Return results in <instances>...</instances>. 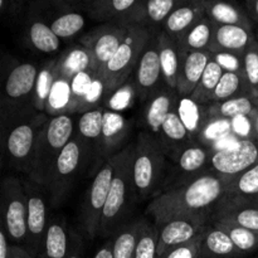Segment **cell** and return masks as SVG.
Wrapping results in <instances>:
<instances>
[{
    "mask_svg": "<svg viewBox=\"0 0 258 258\" xmlns=\"http://www.w3.org/2000/svg\"><path fill=\"white\" fill-rule=\"evenodd\" d=\"M229 176L203 173L197 178L160 194L149 203L146 212L160 228L174 219H204L212 222L223 202Z\"/></svg>",
    "mask_w": 258,
    "mask_h": 258,
    "instance_id": "obj_1",
    "label": "cell"
},
{
    "mask_svg": "<svg viewBox=\"0 0 258 258\" xmlns=\"http://www.w3.org/2000/svg\"><path fill=\"white\" fill-rule=\"evenodd\" d=\"M75 138V123L67 113L53 116L44 122L38 134L34 155L29 169L30 181L44 189L55 160Z\"/></svg>",
    "mask_w": 258,
    "mask_h": 258,
    "instance_id": "obj_2",
    "label": "cell"
},
{
    "mask_svg": "<svg viewBox=\"0 0 258 258\" xmlns=\"http://www.w3.org/2000/svg\"><path fill=\"white\" fill-rule=\"evenodd\" d=\"M135 144H128L113 155V178L107 203L101 219V236H110L123 218L131 194L136 193L133 176V160Z\"/></svg>",
    "mask_w": 258,
    "mask_h": 258,
    "instance_id": "obj_3",
    "label": "cell"
},
{
    "mask_svg": "<svg viewBox=\"0 0 258 258\" xmlns=\"http://www.w3.org/2000/svg\"><path fill=\"white\" fill-rule=\"evenodd\" d=\"M150 39L151 33L148 28L138 24L128 25L125 40L108 60L100 76L103 92L113 95L126 85V81L136 70L139 59Z\"/></svg>",
    "mask_w": 258,
    "mask_h": 258,
    "instance_id": "obj_4",
    "label": "cell"
},
{
    "mask_svg": "<svg viewBox=\"0 0 258 258\" xmlns=\"http://www.w3.org/2000/svg\"><path fill=\"white\" fill-rule=\"evenodd\" d=\"M165 165V151L150 133L139 134L134 148L133 176L139 198H148L155 190Z\"/></svg>",
    "mask_w": 258,
    "mask_h": 258,
    "instance_id": "obj_5",
    "label": "cell"
},
{
    "mask_svg": "<svg viewBox=\"0 0 258 258\" xmlns=\"http://www.w3.org/2000/svg\"><path fill=\"white\" fill-rule=\"evenodd\" d=\"M88 150V143L77 134L57 158L44 186L54 206H58L67 196L73 179L87 158Z\"/></svg>",
    "mask_w": 258,
    "mask_h": 258,
    "instance_id": "obj_6",
    "label": "cell"
},
{
    "mask_svg": "<svg viewBox=\"0 0 258 258\" xmlns=\"http://www.w3.org/2000/svg\"><path fill=\"white\" fill-rule=\"evenodd\" d=\"M3 212L4 229L17 246L25 248L28 238L27 194L17 178H7L3 183Z\"/></svg>",
    "mask_w": 258,
    "mask_h": 258,
    "instance_id": "obj_7",
    "label": "cell"
},
{
    "mask_svg": "<svg viewBox=\"0 0 258 258\" xmlns=\"http://www.w3.org/2000/svg\"><path fill=\"white\" fill-rule=\"evenodd\" d=\"M112 178L113 163L112 159L110 158L95 175L83 202L81 219L86 233L90 238H95L100 234L101 219H102L103 209L107 203Z\"/></svg>",
    "mask_w": 258,
    "mask_h": 258,
    "instance_id": "obj_8",
    "label": "cell"
},
{
    "mask_svg": "<svg viewBox=\"0 0 258 258\" xmlns=\"http://www.w3.org/2000/svg\"><path fill=\"white\" fill-rule=\"evenodd\" d=\"M128 32V25L105 24L83 35L81 44L87 49L91 57L92 72L100 80L103 68L120 48Z\"/></svg>",
    "mask_w": 258,
    "mask_h": 258,
    "instance_id": "obj_9",
    "label": "cell"
},
{
    "mask_svg": "<svg viewBox=\"0 0 258 258\" xmlns=\"http://www.w3.org/2000/svg\"><path fill=\"white\" fill-rule=\"evenodd\" d=\"M44 191V189L34 183H30L25 188L28 206V238L25 249L33 258H37L42 249L49 224V222L47 221V203H45Z\"/></svg>",
    "mask_w": 258,
    "mask_h": 258,
    "instance_id": "obj_10",
    "label": "cell"
},
{
    "mask_svg": "<svg viewBox=\"0 0 258 258\" xmlns=\"http://www.w3.org/2000/svg\"><path fill=\"white\" fill-rule=\"evenodd\" d=\"M213 173L236 176L258 163V145L252 139H241L233 148L213 151L211 158Z\"/></svg>",
    "mask_w": 258,
    "mask_h": 258,
    "instance_id": "obj_11",
    "label": "cell"
},
{
    "mask_svg": "<svg viewBox=\"0 0 258 258\" xmlns=\"http://www.w3.org/2000/svg\"><path fill=\"white\" fill-rule=\"evenodd\" d=\"M211 222L204 219H174L159 229L158 257L170 249L189 244L202 237Z\"/></svg>",
    "mask_w": 258,
    "mask_h": 258,
    "instance_id": "obj_12",
    "label": "cell"
},
{
    "mask_svg": "<svg viewBox=\"0 0 258 258\" xmlns=\"http://www.w3.org/2000/svg\"><path fill=\"white\" fill-rule=\"evenodd\" d=\"M40 127L42 126H38L34 122L19 123L8 135V155L20 169L27 173H29Z\"/></svg>",
    "mask_w": 258,
    "mask_h": 258,
    "instance_id": "obj_13",
    "label": "cell"
},
{
    "mask_svg": "<svg viewBox=\"0 0 258 258\" xmlns=\"http://www.w3.org/2000/svg\"><path fill=\"white\" fill-rule=\"evenodd\" d=\"M163 78L158 38H153L144 49L135 70V92L140 97L146 98L154 92L158 83Z\"/></svg>",
    "mask_w": 258,
    "mask_h": 258,
    "instance_id": "obj_14",
    "label": "cell"
},
{
    "mask_svg": "<svg viewBox=\"0 0 258 258\" xmlns=\"http://www.w3.org/2000/svg\"><path fill=\"white\" fill-rule=\"evenodd\" d=\"M246 204L258 206V163L239 175L228 179L226 196L218 211L234 206H246Z\"/></svg>",
    "mask_w": 258,
    "mask_h": 258,
    "instance_id": "obj_15",
    "label": "cell"
},
{
    "mask_svg": "<svg viewBox=\"0 0 258 258\" xmlns=\"http://www.w3.org/2000/svg\"><path fill=\"white\" fill-rule=\"evenodd\" d=\"M254 35L251 30L236 25H217L213 42L208 52L229 53L237 57L243 58L251 43L254 40Z\"/></svg>",
    "mask_w": 258,
    "mask_h": 258,
    "instance_id": "obj_16",
    "label": "cell"
},
{
    "mask_svg": "<svg viewBox=\"0 0 258 258\" xmlns=\"http://www.w3.org/2000/svg\"><path fill=\"white\" fill-rule=\"evenodd\" d=\"M204 17L206 12L202 0L179 3L178 7L173 10V13L164 23V32L176 40Z\"/></svg>",
    "mask_w": 258,
    "mask_h": 258,
    "instance_id": "obj_17",
    "label": "cell"
},
{
    "mask_svg": "<svg viewBox=\"0 0 258 258\" xmlns=\"http://www.w3.org/2000/svg\"><path fill=\"white\" fill-rule=\"evenodd\" d=\"M212 55L209 52H191L181 57L176 91L181 97H190L196 91Z\"/></svg>",
    "mask_w": 258,
    "mask_h": 258,
    "instance_id": "obj_18",
    "label": "cell"
},
{
    "mask_svg": "<svg viewBox=\"0 0 258 258\" xmlns=\"http://www.w3.org/2000/svg\"><path fill=\"white\" fill-rule=\"evenodd\" d=\"M128 122L121 113L115 111H105L102 134L100 144V154L108 160L117 154V149L125 141L128 134Z\"/></svg>",
    "mask_w": 258,
    "mask_h": 258,
    "instance_id": "obj_19",
    "label": "cell"
},
{
    "mask_svg": "<svg viewBox=\"0 0 258 258\" xmlns=\"http://www.w3.org/2000/svg\"><path fill=\"white\" fill-rule=\"evenodd\" d=\"M159 136L163 140V149L164 151H168L170 156L173 155L174 161L179 158L184 149L188 148L189 145L194 143L191 140L190 135L186 131L185 126L181 122L176 110H173L168 115V117L164 121L163 126Z\"/></svg>",
    "mask_w": 258,
    "mask_h": 258,
    "instance_id": "obj_20",
    "label": "cell"
},
{
    "mask_svg": "<svg viewBox=\"0 0 258 258\" xmlns=\"http://www.w3.org/2000/svg\"><path fill=\"white\" fill-rule=\"evenodd\" d=\"M156 38H158L163 80L165 81L166 86L170 90L176 91L181 66V53L179 50L178 43L173 38L169 37L164 30Z\"/></svg>",
    "mask_w": 258,
    "mask_h": 258,
    "instance_id": "obj_21",
    "label": "cell"
},
{
    "mask_svg": "<svg viewBox=\"0 0 258 258\" xmlns=\"http://www.w3.org/2000/svg\"><path fill=\"white\" fill-rule=\"evenodd\" d=\"M241 253L226 232L208 224L201 237V258H238Z\"/></svg>",
    "mask_w": 258,
    "mask_h": 258,
    "instance_id": "obj_22",
    "label": "cell"
},
{
    "mask_svg": "<svg viewBox=\"0 0 258 258\" xmlns=\"http://www.w3.org/2000/svg\"><path fill=\"white\" fill-rule=\"evenodd\" d=\"M206 15L217 25H236L252 32V20L246 12L231 3L202 0Z\"/></svg>",
    "mask_w": 258,
    "mask_h": 258,
    "instance_id": "obj_23",
    "label": "cell"
},
{
    "mask_svg": "<svg viewBox=\"0 0 258 258\" xmlns=\"http://www.w3.org/2000/svg\"><path fill=\"white\" fill-rule=\"evenodd\" d=\"M217 24L208 17H204L191 27L184 35L176 39L181 57L191 52H208L213 42Z\"/></svg>",
    "mask_w": 258,
    "mask_h": 258,
    "instance_id": "obj_24",
    "label": "cell"
},
{
    "mask_svg": "<svg viewBox=\"0 0 258 258\" xmlns=\"http://www.w3.org/2000/svg\"><path fill=\"white\" fill-rule=\"evenodd\" d=\"M38 73L34 64L22 63L10 71L5 82V93L10 100H22L34 91Z\"/></svg>",
    "mask_w": 258,
    "mask_h": 258,
    "instance_id": "obj_25",
    "label": "cell"
},
{
    "mask_svg": "<svg viewBox=\"0 0 258 258\" xmlns=\"http://www.w3.org/2000/svg\"><path fill=\"white\" fill-rule=\"evenodd\" d=\"M71 252L66 223L60 219L49 222L44 243L37 258H67Z\"/></svg>",
    "mask_w": 258,
    "mask_h": 258,
    "instance_id": "obj_26",
    "label": "cell"
},
{
    "mask_svg": "<svg viewBox=\"0 0 258 258\" xmlns=\"http://www.w3.org/2000/svg\"><path fill=\"white\" fill-rule=\"evenodd\" d=\"M213 151L206 146L201 145L198 143H193L188 148L184 149L183 153L176 159V165H178L179 175H184L186 181L191 180V175L197 178L203 173H199L202 169L206 166L208 161H211ZM185 181V183H186ZM184 183V184H185Z\"/></svg>",
    "mask_w": 258,
    "mask_h": 258,
    "instance_id": "obj_27",
    "label": "cell"
},
{
    "mask_svg": "<svg viewBox=\"0 0 258 258\" xmlns=\"http://www.w3.org/2000/svg\"><path fill=\"white\" fill-rule=\"evenodd\" d=\"M257 107L258 106L253 98L249 96H241V97L231 98V100L222 101V102H212L206 110L208 118L233 120L239 116L251 117Z\"/></svg>",
    "mask_w": 258,
    "mask_h": 258,
    "instance_id": "obj_28",
    "label": "cell"
},
{
    "mask_svg": "<svg viewBox=\"0 0 258 258\" xmlns=\"http://www.w3.org/2000/svg\"><path fill=\"white\" fill-rule=\"evenodd\" d=\"M175 110L183 125L185 126L186 131L190 135L191 140H197L202 128L209 120L206 108L202 107L201 103L196 102L191 97H181L178 101Z\"/></svg>",
    "mask_w": 258,
    "mask_h": 258,
    "instance_id": "obj_29",
    "label": "cell"
},
{
    "mask_svg": "<svg viewBox=\"0 0 258 258\" xmlns=\"http://www.w3.org/2000/svg\"><path fill=\"white\" fill-rule=\"evenodd\" d=\"M222 221L237 224L248 231L258 233V206H234L219 209L212 222ZM211 222V223H212Z\"/></svg>",
    "mask_w": 258,
    "mask_h": 258,
    "instance_id": "obj_30",
    "label": "cell"
},
{
    "mask_svg": "<svg viewBox=\"0 0 258 258\" xmlns=\"http://www.w3.org/2000/svg\"><path fill=\"white\" fill-rule=\"evenodd\" d=\"M145 221L126 224L117 232L112 241L113 258H134L139 237L145 227Z\"/></svg>",
    "mask_w": 258,
    "mask_h": 258,
    "instance_id": "obj_31",
    "label": "cell"
},
{
    "mask_svg": "<svg viewBox=\"0 0 258 258\" xmlns=\"http://www.w3.org/2000/svg\"><path fill=\"white\" fill-rule=\"evenodd\" d=\"M241 96L252 97L243 73L224 72L217 86L212 102H222V101L241 97Z\"/></svg>",
    "mask_w": 258,
    "mask_h": 258,
    "instance_id": "obj_32",
    "label": "cell"
},
{
    "mask_svg": "<svg viewBox=\"0 0 258 258\" xmlns=\"http://www.w3.org/2000/svg\"><path fill=\"white\" fill-rule=\"evenodd\" d=\"M174 98L170 92H159L154 96L146 108V123L154 134L159 135L164 121L173 108Z\"/></svg>",
    "mask_w": 258,
    "mask_h": 258,
    "instance_id": "obj_33",
    "label": "cell"
},
{
    "mask_svg": "<svg viewBox=\"0 0 258 258\" xmlns=\"http://www.w3.org/2000/svg\"><path fill=\"white\" fill-rule=\"evenodd\" d=\"M224 71L213 58H211L198 86L193 95L190 96L196 102L204 105V103H212L213 101V95L216 92V88L223 76Z\"/></svg>",
    "mask_w": 258,
    "mask_h": 258,
    "instance_id": "obj_34",
    "label": "cell"
},
{
    "mask_svg": "<svg viewBox=\"0 0 258 258\" xmlns=\"http://www.w3.org/2000/svg\"><path fill=\"white\" fill-rule=\"evenodd\" d=\"M86 71H92V64L90 53L85 47L73 48L58 60V75L66 80L71 81L76 75Z\"/></svg>",
    "mask_w": 258,
    "mask_h": 258,
    "instance_id": "obj_35",
    "label": "cell"
},
{
    "mask_svg": "<svg viewBox=\"0 0 258 258\" xmlns=\"http://www.w3.org/2000/svg\"><path fill=\"white\" fill-rule=\"evenodd\" d=\"M58 78V60L47 63L38 73L37 83L34 88V106L37 110L47 108L48 100L52 93L54 83Z\"/></svg>",
    "mask_w": 258,
    "mask_h": 258,
    "instance_id": "obj_36",
    "label": "cell"
},
{
    "mask_svg": "<svg viewBox=\"0 0 258 258\" xmlns=\"http://www.w3.org/2000/svg\"><path fill=\"white\" fill-rule=\"evenodd\" d=\"M212 224H214L228 234V237L232 239L241 256L251 253L258 248V233L242 228L237 224L229 223V222L214 221L212 222Z\"/></svg>",
    "mask_w": 258,
    "mask_h": 258,
    "instance_id": "obj_37",
    "label": "cell"
},
{
    "mask_svg": "<svg viewBox=\"0 0 258 258\" xmlns=\"http://www.w3.org/2000/svg\"><path fill=\"white\" fill-rule=\"evenodd\" d=\"M233 134V126H232V120H226V118H209L204 127L202 128L201 134L197 138L196 143L206 146L213 151L214 146L226 139L227 136Z\"/></svg>",
    "mask_w": 258,
    "mask_h": 258,
    "instance_id": "obj_38",
    "label": "cell"
},
{
    "mask_svg": "<svg viewBox=\"0 0 258 258\" xmlns=\"http://www.w3.org/2000/svg\"><path fill=\"white\" fill-rule=\"evenodd\" d=\"M29 38L35 49L43 53H53L58 50L60 39L54 34L52 28L43 22H34L29 28Z\"/></svg>",
    "mask_w": 258,
    "mask_h": 258,
    "instance_id": "obj_39",
    "label": "cell"
},
{
    "mask_svg": "<svg viewBox=\"0 0 258 258\" xmlns=\"http://www.w3.org/2000/svg\"><path fill=\"white\" fill-rule=\"evenodd\" d=\"M103 117H105V111L101 108L87 110L78 120V134L87 143L100 141L103 127Z\"/></svg>",
    "mask_w": 258,
    "mask_h": 258,
    "instance_id": "obj_40",
    "label": "cell"
},
{
    "mask_svg": "<svg viewBox=\"0 0 258 258\" xmlns=\"http://www.w3.org/2000/svg\"><path fill=\"white\" fill-rule=\"evenodd\" d=\"M179 5L176 0H150L144 2L145 9V18H144V27L148 28L150 25H160L165 23L169 15L173 13Z\"/></svg>",
    "mask_w": 258,
    "mask_h": 258,
    "instance_id": "obj_41",
    "label": "cell"
},
{
    "mask_svg": "<svg viewBox=\"0 0 258 258\" xmlns=\"http://www.w3.org/2000/svg\"><path fill=\"white\" fill-rule=\"evenodd\" d=\"M243 73L251 96L257 105L258 101V39L254 38L243 55Z\"/></svg>",
    "mask_w": 258,
    "mask_h": 258,
    "instance_id": "obj_42",
    "label": "cell"
},
{
    "mask_svg": "<svg viewBox=\"0 0 258 258\" xmlns=\"http://www.w3.org/2000/svg\"><path fill=\"white\" fill-rule=\"evenodd\" d=\"M159 229L146 222L136 246L134 258H158Z\"/></svg>",
    "mask_w": 258,
    "mask_h": 258,
    "instance_id": "obj_43",
    "label": "cell"
},
{
    "mask_svg": "<svg viewBox=\"0 0 258 258\" xmlns=\"http://www.w3.org/2000/svg\"><path fill=\"white\" fill-rule=\"evenodd\" d=\"M85 25V18L80 13H66L60 17L55 18L50 24V28L59 39L70 38L82 30Z\"/></svg>",
    "mask_w": 258,
    "mask_h": 258,
    "instance_id": "obj_44",
    "label": "cell"
},
{
    "mask_svg": "<svg viewBox=\"0 0 258 258\" xmlns=\"http://www.w3.org/2000/svg\"><path fill=\"white\" fill-rule=\"evenodd\" d=\"M211 55L223 68L224 72L243 73V58L229 54V53H213Z\"/></svg>",
    "mask_w": 258,
    "mask_h": 258,
    "instance_id": "obj_45",
    "label": "cell"
},
{
    "mask_svg": "<svg viewBox=\"0 0 258 258\" xmlns=\"http://www.w3.org/2000/svg\"><path fill=\"white\" fill-rule=\"evenodd\" d=\"M201 257V238L189 244L170 249L158 258H199Z\"/></svg>",
    "mask_w": 258,
    "mask_h": 258,
    "instance_id": "obj_46",
    "label": "cell"
},
{
    "mask_svg": "<svg viewBox=\"0 0 258 258\" xmlns=\"http://www.w3.org/2000/svg\"><path fill=\"white\" fill-rule=\"evenodd\" d=\"M233 126V134L239 139H251L253 135V126L249 117L246 116H239L232 120Z\"/></svg>",
    "mask_w": 258,
    "mask_h": 258,
    "instance_id": "obj_47",
    "label": "cell"
},
{
    "mask_svg": "<svg viewBox=\"0 0 258 258\" xmlns=\"http://www.w3.org/2000/svg\"><path fill=\"white\" fill-rule=\"evenodd\" d=\"M131 95H133V92H130V91L127 90V85H123L120 90H117L113 93V100L121 101H118V102H116V101L111 102V107H112L113 110H121V108L128 106L130 105Z\"/></svg>",
    "mask_w": 258,
    "mask_h": 258,
    "instance_id": "obj_48",
    "label": "cell"
},
{
    "mask_svg": "<svg viewBox=\"0 0 258 258\" xmlns=\"http://www.w3.org/2000/svg\"><path fill=\"white\" fill-rule=\"evenodd\" d=\"M10 247H12V244H9V237H8L7 231L3 227L2 231H0V258H9Z\"/></svg>",
    "mask_w": 258,
    "mask_h": 258,
    "instance_id": "obj_49",
    "label": "cell"
},
{
    "mask_svg": "<svg viewBox=\"0 0 258 258\" xmlns=\"http://www.w3.org/2000/svg\"><path fill=\"white\" fill-rule=\"evenodd\" d=\"M9 258H33V257L30 256L29 252H28L25 248H23V247L17 246V244H12V247H10Z\"/></svg>",
    "mask_w": 258,
    "mask_h": 258,
    "instance_id": "obj_50",
    "label": "cell"
},
{
    "mask_svg": "<svg viewBox=\"0 0 258 258\" xmlns=\"http://www.w3.org/2000/svg\"><path fill=\"white\" fill-rule=\"evenodd\" d=\"M246 8L247 12H248V17L258 24V0H248V2H246Z\"/></svg>",
    "mask_w": 258,
    "mask_h": 258,
    "instance_id": "obj_51",
    "label": "cell"
},
{
    "mask_svg": "<svg viewBox=\"0 0 258 258\" xmlns=\"http://www.w3.org/2000/svg\"><path fill=\"white\" fill-rule=\"evenodd\" d=\"M93 258H113L112 253V242H108L105 246L101 247L97 252H96Z\"/></svg>",
    "mask_w": 258,
    "mask_h": 258,
    "instance_id": "obj_52",
    "label": "cell"
},
{
    "mask_svg": "<svg viewBox=\"0 0 258 258\" xmlns=\"http://www.w3.org/2000/svg\"><path fill=\"white\" fill-rule=\"evenodd\" d=\"M249 118H251L252 126H253V135L258 139V107L256 108V111L252 113V116Z\"/></svg>",
    "mask_w": 258,
    "mask_h": 258,
    "instance_id": "obj_53",
    "label": "cell"
},
{
    "mask_svg": "<svg viewBox=\"0 0 258 258\" xmlns=\"http://www.w3.org/2000/svg\"><path fill=\"white\" fill-rule=\"evenodd\" d=\"M67 258H82V256H81V252L77 251V249H71Z\"/></svg>",
    "mask_w": 258,
    "mask_h": 258,
    "instance_id": "obj_54",
    "label": "cell"
},
{
    "mask_svg": "<svg viewBox=\"0 0 258 258\" xmlns=\"http://www.w3.org/2000/svg\"><path fill=\"white\" fill-rule=\"evenodd\" d=\"M257 106H258V101H257Z\"/></svg>",
    "mask_w": 258,
    "mask_h": 258,
    "instance_id": "obj_55",
    "label": "cell"
},
{
    "mask_svg": "<svg viewBox=\"0 0 258 258\" xmlns=\"http://www.w3.org/2000/svg\"><path fill=\"white\" fill-rule=\"evenodd\" d=\"M199 258H201V257H199Z\"/></svg>",
    "mask_w": 258,
    "mask_h": 258,
    "instance_id": "obj_56",
    "label": "cell"
}]
</instances>
